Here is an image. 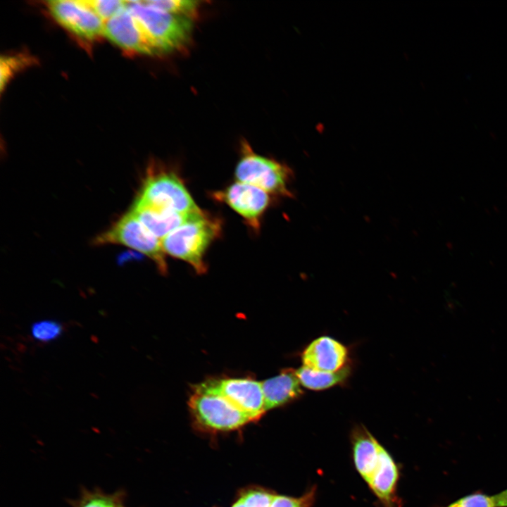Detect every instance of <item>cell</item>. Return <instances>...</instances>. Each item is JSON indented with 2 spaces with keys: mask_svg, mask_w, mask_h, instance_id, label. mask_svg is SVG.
Returning a JSON list of instances; mask_svg holds the SVG:
<instances>
[{
  "mask_svg": "<svg viewBox=\"0 0 507 507\" xmlns=\"http://www.w3.org/2000/svg\"><path fill=\"white\" fill-rule=\"evenodd\" d=\"M221 231V220L202 211L163 237L161 245L165 254L187 262L202 274L207 269L205 254Z\"/></svg>",
  "mask_w": 507,
  "mask_h": 507,
  "instance_id": "1",
  "label": "cell"
},
{
  "mask_svg": "<svg viewBox=\"0 0 507 507\" xmlns=\"http://www.w3.org/2000/svg\"><path fill=\"white\" fill-rule=\"evenodd\" d=\"M127 6L159 54L181 51L189 44L192 19L160 10L145 1H127Z\"/></svg>",
  "mask_w": 507,
  "mask_h": 507,
  "instance_id": "2",
  "label": "cell"
},
{
  "mask_svg": "<svg viewBox=\"0 0 507 507\" xmlns=\"http://www.w3.org/2000/svg\"><path fill=\"white\" fill-rule=\"evenodd\" d=\"M137 200L183 214L201 210L180 177L172 169L154 165L148 169Z\"/></svg>",
  "mask_w": 507,
  "mask_h": 507,
  "instance_id": "3",
  "label": "cell"
},
{
  "mask_svg": "<svg viewBox=\"0 0 507 507\" xmlns=\"http://www.w3.org/2000/svg\"><path fill=\"white\" fill-rule=\"evenodd\" d=\"M234 176L238 182L257 187L269 194L292 196L287 187L291 170L275 160L256 154L246 141L241 144V156Z\"/></svg>",
  "mask_w": 507,
  "mask_h": 507,
  "instance_id": "4",
  "label": "cell"
},
{
  "mask_svg": "<svg viewBox=\"0 0 507 507\" xmlns=\"http://www.w3.org/2000/svg\"><path fill=\"white\" fill-rule=\"evenodd\" d=\"M95 245L122 244L147 256L156 265L158 270L167 273L165 254L161 240L148 230L131 212L121 217L108 230L98 235Z\"/></svg>",
  "mask_w": 507,
  "mask_h": 507,
  "instance_id": "5",
  "label": "cell"
},
{
  "mask_svg": "<svg viewBox=\"0 0 507 507\" xmlns=\"http://www.w3.org/2000/svg\"><path fill=\"white\" fill-rule=\"evenodd\" d=\"M189 406L197 425L208 431H230L254 421L229 401L216 395L194 393Z\"/></svg>",
  "mask_w": 507,
  "mask_h": 507,
  "instance_id": "6",
  "label": "cell"
},
{
  "mask_svg": "<svg viewBox=\"0 0 507 507\" xmlns=\"http://www.w3.org/2000/svg\"><path fill=\"white\" fill-rule=\"evenodd\" d=\"M194 392L223 397L254 420L266 411L261 383L251 379L210 380L196 385Z\"/></svg>",
  "mask_w": 507,
  "mask_h": 507,
  "instance_id": "7",
  "label": "cell"
},
{
  "mask_svg": "<svg viewBox=\"0 0 507 507\" xmlns=\"http://www.w3.org/2000/svg\"><path fill=\"white\" fill-rule=\"evenodd\" d=\"M211 197L229 206L255 231L259 230L261 218L270 203L268 193L254 185L238 181L222 190L213 192Z\"/></svg>",
  "mask_w": 507,
  "mask_h": 507,
  "instance_id": "8",
  "label": "cell"
},
{
  "mask_svg": "<svg viewBox=\"0 0 507 507\" xmlns=\"http://www.w3.org/2000/svg\"><path fill=\"white\" fill-rule=\"evenodd\" d=\"M46 6L56 21L78 37L91 41L104 35V22L84 0L48 1Z\"/></svg>",
  "mask_w": 507,
  "mask_h": 507,
  "instance_id": "9",
  "label": "cell"
},
{
  "mask_svg": "<svg viewBox=\"0 0 507 507\" xmlns=\"http://www.w3.org/2000/svg\"><path fill=\"white\" fill-rule=\"evenodd\" d=\"M104 36L125 50L159 54L127 6L104 23Z\"/></svg>",
  "mask_w": 507,
  "mask_h": 507,
  "instance_id": "10",
  "label": "cell"
},
{
  "mask_svg": "<svg viewBox=\"0 0 507 507\" xmlns=\"http://www.w3.org/2000/svg\"><path fill=\"white\" fill-rule=\"evenodd\" d=\"M303 365L316 371L334 373L347 365L348 351L344 345L328 337L311 342L301 356Z\"/></svg>",
  "mask_w": 507,
  "mask_h": 507,
  "instance_id": "11",
  "label": "cell"
},
{
  "mask_svg": "<svg viewBox=\"0 0 507 507\" xmlns=\"http://www.w3.org/2000/svg\"><path fill=\"white\" fill-rule=\"evenodd\" d=\"M130 211L161 240L173 230L203 211L192 214H183L135 199Z\"/></svg>",
  "mask_w": 507,
  "mask_h": 507,
  "instance_id": "12",
  "label": "cell"
},
{
  "mask_svg": "<svg viewBox=\"0 0 507 507\" xmlns=\"http://www.w3.org/2000/svg\"><path fill=\"white\" fill-rule=\"evenodd\" d=\"M399 468L390 453L383 446L378 463L368 485L383 507H396L399 501L396 487Z\"/></svg>",
  "mask_w": 507,
  "mask_h": 507,
  "instance_id": "13",
  "label": "cell"
},
{
  "mask_svg": "<svg viewBox=\"0 0 507 507\" xmlns=\"http://www.w3.org/2000/svg\"><path fill=\"white\" fill-rule=\"evenodd\" d=\"M351 441L356 469L368 484L377 467L383 446L362 425L356 426L353 429Z\"/></svg>",
  "mask_w": 507,
  "mask_h": 507,
  "instance_id": "14",
  "label": "cell"
},
{
  "mask_svg": "<svg viewBox=\"0 0 507 507\" xmlns=\"http://www.w3.org/2000/svg\"><path fill=\"white\" fill-rule=\"evenodd\" d=\"M261 383L266 411L296 399L303 394L301 384L293 370H287Z\"/></svg>",
  "mask_w": 507,
  "mask_h": 507,
  "instance_id": "15",
  "label": "cell"
},
{
  "mask_svg": "<svg viewBox=\"0 0 507 507\" xmlns=\"http://www.w3.org/2000/svg\"><path fill=\"white\" fill-rule=\"evenodd\" d=\"M351 372V367L348 364L334 373L316 371L303 365L295 370L301 386L315 391L327 389L343 383L349 377Z\"/></svg>",
  "mask_w": 507,
  "mask_h": 507,
  "instance_id": "16",
  "label": "cell"
},
{
  "mask_svg": "<svg viewBox=\"0 0 507 507\" xmlns=\"http://www.w3.org/2000/svg\"><path fill=\"white\" fill-rule=\"evenodd\" d=\"M125 497L123 490L107 494L98 489H82L79 497L71 501L73 507H115Z\"/></svg>",
  "mask_w": 507,
  "mask_h": 507,
  "instance_id": "17",
  "label": "cell"
},
{
  "mask_svg": "<svg viewBox=\"0 0 507 507\" xmlns=\"http://www.w3.org/2000/svg\"><path fill=\"white\" fill-rule=\"evenodd\" d=\"M147 4L165 12L194 19L200 1L193 0H144Z\"/></svg>",
  "mask_w": 507,
  "mask_h": 507,
  "instance_id": "18",
  "label": "cell"
},
{
  "mask_svg": "<svg viewBox=\"0 0 507 507\" xmlns=\"http://www.w3.org/2000/svg\"><path fill=\"white\" fill-rule=\"evenodd\" d=\"M63 332V325L54 320H39L32 323L31 334L36 340L41 342H49L60 337Z\"/></svg>",
  "mask_w": 507,
  "mask_h": 507,
  "instance_id": "19",
  "label": "cell"
},
{
  "mask_svg": "<svg viewBox=\"0 0 507 507\" xmlns=\"http://www.w3.org/2000/svg\"><path fill=\"white\" fill-rule=\"evenodd\" d=\"M84 1L104 23L127 6V1L121 0H84Z\"/></svg>",
  "mask_w": 507,
  "mask_h": 507,
  "instance_id": "20",
  "label": "cell"
},
{
  "mask_svg": "<svg viewBox=\"0 0 507 507\" xmlns=\"http://www.w3.org/2000/svg\"><path fill=\"white\" fill-rule=\"evenodd\" d=\"M316 489L311 487L299 497L274 495L270 507H311L315 499Z\"/></svg>",
  "mask_w": 507,
  "mask_h": 507,
  "instance_id": "21",
  "label": "cell"
},
{
  "mask_svg": "<svg viewBox=\"0 0 507 507\" xmlns=\"http://www.w3.org/2000/svg\"><path fill=\"white\" fill-rule=\"evenodd\" d=\"M30 62L29 58L25 56L1 57L0 61L1 90L3 91L5 84L16 71Z\"/></svg>",
  "mask_w": 507,
  "mask_h": 507,
  "instance_id": "22",
  "label": "cell"
},
{
  "mask_svg": "<svg viewBox=\"0 0 507 507\" xmlns=\"http://www.w3.org/2000/svg\"><path fill=\"white\" fill-rule=\"evenodd\" d=\"M274 494L261 489L244 491L239 499L246 507H270Z\"/></svg>",
  "mask_w": 507,
  "mask_h": 507,
  "instance_id": "23",
  "label": "cell"
},
{
  "mask_svg": "<svg viewBox=\"0 0 507 507\" xmlns=\"http://www.w3.org/2000/svg\"><path fill=\"white\" fill-rule=\"evenodd\" d=\"M444 507H497L495 496L477 492L450 503Z\"/></svg>",
  "mask_w": 507,
  "mask_h": 507,
  "instance_id": "24",
  "label": "cell"
},
{
  "mask_svg": "<svg viewBox=\"0 0 507 507\" xmlns=\"http://www.w3.org/2000/svg\"><path fill=\"white\" fill-rule=\"evenodd\" d=\"M497 507H507V489L494 495Z\"/></svg>",
  "mask_w": 507,
  "mask_h": 507,
  "instance_id": "25",
  "label": "cell"
},
{
  "mask_svg": "<svg viewBox=\"0 0 507 507\" xmlns=\"http://www.w3.org/2000/svg\"><path fill=\"white\" fill-rule=\"evenodd\" d=\"M231 507H246V506L239 499H238V500L235 501Z\"/></svg>",
  "mask_w": 507,
  "mask_h": 507,
  "instance_id": "26",
  "label": "cell"
},
{
  "mask_svg": "<svg viewBox=\"0 0 507 507\" xmlns=\"http://www.w3.org/2000/svg\"><path fill=\"white\" fill-rule=\"evenodd\" d=\"M115 507H127L125 505V499L119 502Z\"/></svg>",
  "mask_w": 507,
  "mask_h": 507,
  "instance_id": "27",
  "label": "cell"
}]
</instances>
